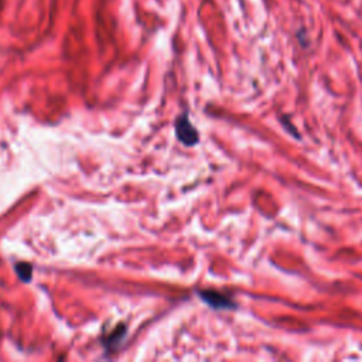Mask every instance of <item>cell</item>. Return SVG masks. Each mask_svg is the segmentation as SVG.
Segmentation results:
<instances>
[{
  "mask_svg": "<svg viewBox=\"0 0 362 362\" xmlns=\"http://www.w3.org/2000/svg\"><path fill=\"white\" fill-rule=\"evenodd\" d=\"M177 133H178V137L181 139V141H184L185 144H195L198 141V133L185 116L178 119Z\"/></svg>",
  "mask_w": 362,
  "mask_h": 362,
  "instance_id": "obj_1",
  "label": "cell"
},
{
  "mask_svg": "<svg viewBox=\"0 0 362 362\" xmlns=\"http://www.w3.org/2000/svg\"><path fill=\"white\" fill-rule=\"evenodd\" d=\"M201 296L209 305L215 308H235V303L229 297L216 291H205Z\"/></svg>",
  "mask_w": 362,
  "mask_h": 362,
  "instance_id": "obj_2",
  "label": "cell"
},
{
  "mask_svg": "<svg viewBox=\"0 0 362 362\" xmlns=\"http://www.w3.org/2000/svg\"><path fill=\"white\" fill-rule=\"evenodd\" d=\"M281 126H283L284 129H287V132H288L293 137L300 139V133L297 132V129L293 126V123L288 120L287 116H283V117H281Z\"/></svg>",
  "mask_w": 362,
  "mask_h": 362,
  "instance_id": "obj_3",
  "label": "cell"
}]
</instances>
